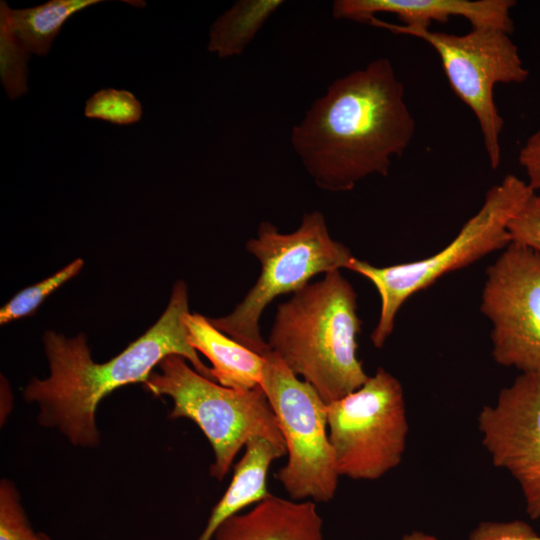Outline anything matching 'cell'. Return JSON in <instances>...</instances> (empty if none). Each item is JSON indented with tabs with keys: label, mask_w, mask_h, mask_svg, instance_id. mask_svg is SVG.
Listing matches in <instances>:
<instances>
[{
	"label": "cell",
	"mask_w": 540,
	"mask_h": 540,
	"mask_svg": "<svg viewBox=\"0 0 540 540\" xmlns=\"http://www.w3.org/2000/svg\"><path fill=\"white\" fill-rule=\"evenodd\" d=\"M415 128L391 61L378 58L332 82L292 128L290 141L319 188L346 192L368 176H387Z\"/></svg>",
	"instance_id": "6da1fadb"
},
{
	"label": "cell",
	"mask_w": 540,
	"mask_h": 540,
	"mask_svg": "<svg viewBox=\"0 0 540 540\" xmlns=\"http://www.w3.org/2000/svg\"><path fill=\"white\" fill-rule=\"evenodd\" d=\"M188 313V287L178 280L158 321L104 363L93 360L85 334L67 338L46 332L43 344L50 373L44 379L32 378L23 389L24 400L39 407L38 423L57 430L75 447L94 448L101 441L96 422L100 402L122 386L143 383L167 356L185 358L213 380L211 368L189 343L184 320Z\"/></svg>",
	"instance_id": "7a4b0ae2"
},
{
	"label": "cell",
	"mask_w": 540,
	"mask_h": 540,
	"mask_svg": "<svg viewBox=\"0 0 540 540\" xmlns=\"http://www.w3.org/2000/svg\"><path fill=\"white\" fill-rule=\"evenodd\" d=\"M357 294L340 270L308 283L278 305L268 345L296 376L326 402L368 379L357 356L361 320Z\"/></svg>",
	"instance_id": "3957f363"
},
{
	"label": "cell",
	"mask_w": 540,
	"mask_h": 540,
	"mask_svg": "<svg viewBox=\"0 0 540 540\" xmlns=\"http://www.w3.org/2000/svg\"><path fill=\"white\" fill-rule=\"evenodd\" d=\"M534 194L527 182L508 174L487 191L480 209L464 223L452 241L435 254L384 267L354 258L348 269L368 279L381 301L379 319L371 333L373 345L376 348L385 345L393 332L397 313L412 295L444 275L508 246L512 242L509 223Z\"/></svg>",
	"instance_id": "277c9868"
},
{
	"label": "cell",
	"mask_w": 540,
	"mask_h": 540,
	"mask_svg": "<svg viewBox=\"0 0 540 540\" xmlns=\"http://www.w3.org/2000/svg\"><path fill=\"white\" fill-rule=\"evenodd\" d=\"M246 249L261 265L256 283L231 313L208 320L262 356L271 350L260 332L266 306L280 295L303 288L318 274L348 269L355 258L344 244L331 237L319 211L305 213L291 233H281L268 221L260 222L256 237L246 242Z\"/></svg>",
	"instance_id": "5b68a950"
},
{
	"label": "cell",
	"mask_w": 540,
	"mask_h": 540,
	"mask_svg": "<svg viewBox=\"0 0 540 540\" xmlns=\"http://www.w3.org/2000/svg\"><path fill=\"white\" fill-rule=\"evenodd\" d=\"M142 383L154 396L173 402L171 419L193 421L209 441L214 461L210 475L222 481L240 450L253 437L261 436L285 448L265 392L224 387L198 373L179 355L164 358ZM286 449V448H285Z\"/></svg>",
	"instance_id": "8992f818"
},
{
	"label": "cell",
	"mask_w": 540,
	"mask_h": 540,
	"mask_svg": "<svg viewBox=\"0 0 540 540\" xmlns=\"http://www.w3.org/2000/svg\"><path fill=\"white\" fill-rule=\"evenodd\" d=\"M370 25L419 38L437 52L452 90L475 115L490 166L496 169L501 160L504 120L495 104L494 88L497 84H521L529 77L510 34L482 26L456 35L388 23L377 17Z\"/></svg>",
	"instance_id": "52a82bcc"
},
{
	"label": "cell",
	"mask_w": 540,
	"mask_h": 540,
	"mask_svg": "<svg viewBox=\"0 0 540 540\" xmlns=\"http://www.w3.org/2000/svg\"><path fill=\"white\" fill-rule=\"evenodd\" d=\"M260 386L284 439L287 462L275 478L295 501L328 502L339 473L329 440L327 403L273 352L264 355Z\"/></svg>",
	"instance_id": "ba28073f"
},
{
	"label": "cell",
	"mask_w": 540,
	"mask_h": 540,
	"mask_svg": "<svg viewBox=\"0 0 540 540\" xmlns=\"http://www.w3.org/2000/svg\"><path fill=\"white\" fill-rule=\"evenodd\" d=\"M326 408L340 476L377 480L400 464L409 426L403 388L394 375L379 367L362 386Z\"/></svg>",
	"instance_id": "9c48e42d"
},
{
	"label": "cell",
	"mask_w": 540,
	"mask_h": 540,
	"mask_svg": "<svg viewBox=\"0 0 540 540\" xmlns=\"http://www.w3.org/2000/svg\"><path fill=\"white\" fill-rule=\"evenodd\" d=\"M481 312L492 324L493 359L540 373V253L511 242L486 271Z\"/></svg>",
	"instance_id": "30bf717a"
},
{
	"label": "cell",
	"mask_w": 540,
	"mask_h": 540,
	"mask_svg": "<svg viewBox=\"0 0 540 540\" xmlns=\"http://www.w3.org/2000/svg\"><path fill=\"white\" fill-rule=\"evenodd\" d=\"M482 444L520 486L526 513L540 518V373H520L478 414Z\"/></svg>",
	"instance_id": "8fae6325"
},
{
	"label": "cell",
	"mask_w": 540,
	"mask_h": 540,
	"mask_svg": "<svg viewBox=\"0 0 540 540\" xmlns=\"http://www.w3.org/2000/svg\"><path fill=\"white\" fill-rule=\"evenodd\" d=\"M513 0H337L336 19L368 23L377 13L395 14L407 26L429 28L432 21L445 23L450 17L467 19L472 27H494L511 33Z\"/></svg>",
	"instance_id": "7c38bea8"
},
{
	"label": "cell",
	"mask_w": 540,
	"mask_h": 540,
	"mask_svg": "<svg viewBox=\"0 0 540 540\" xmlns=\"http://www.w3.org/2000/svg\"><path fill=\"white\" fill-rule=\"evenodd\" d=\"M315 502L270 494L249 511L220 525L214 540H324Z\"/></svg>",
	"instance_id": "4fadbf2b"
},
{
	"label": "cell",
	"mask_w": 540,
	"mask_h": 540,
	"mask_svg": "<svg viewBox=\"0 0 540 540\" xmlns=\"http://www.w3.org/2000/svg\"><path fill=\"white\" fill-rule=\"evenodd\" d=\"M184 320L189 343L210 361L211 375L215 382L235 390H249L260 386L264 356L218 330L208 317L189 312Z\"/></svg>",
	"instance_id": "5bb4252c"
},
{
	"label": "cell",
	"mask_w": 540,
	"mask_h": 540,
	"mask_svg": "<svg viewBox=\"0 0 540 540\" xmlns=\"http://www.w3.org/2000/svg\"><path fill=\"white\" fill-rule=\"evenodd\" d=\"M285 454V448L267 438H251L245 445L243 456L234 466L228 488L212 508L198 540H212L217 529L227 519L266 499L271 494L266 486L268 470L274 460Z\"/></svg>",
	"instance_id": "9a60e30c"
},
{
	"label": "cell",
	"mask_w": 540,
	"mask_h": 540,
	"mask_svg": "<svg viewBox=\"0 0 540 540\" xmlns=\"http://www.w3.org/2000/svg\"><path fill=\"white\" fill-rule=\"evenodd\" d=\"M101 0H51L26 9H11L1 1L2 11L21 45L30 54H48L64 23L74 14Z\"/></svg>",
	"instance_id": "2e32d148"
},
{
	"label": "cell",
	"mask_w": 540,
	"mask_h": 540,
	"mask_svg": "<svg viewBox=\"0 0 540 540\" xmlns=\"http://www.w3.org/2000/svg\"><path fill=\"white\" fill-rule=\"evenodd\" d=\"M282 0H239L211 26L207 50L220 58L238 56L253 41Z\"/></svg>",
	"instance_id": "e0dca14e"
},
{
	"label": "cell",
	"mask_w": 540,
	"mask_h": 540,
	"mask_svg": "<svg viewBox=\"0 0 540 540\" xmlns=\"http://www.w3.org/2000/svg\"><path fill=\"white\" fill-rule=\"evenodd\" d=\"M29 56L13 33L6 15L0 11V78L11 100L28 92Z\"/></svg>",
	"instance_id": "ac0fdd59"
},
{
	"label": "cell",
	"mask_w": 540,
	"mask_h": 540,
	"mask_svg": "<svg viewBox=\"0 0 540 540\" xmlns=\"http://www.w3.org/2000/svg\"><path fill=\"white\" fill-rule=\"evenodd\" d=\"M84 262L81 258L44 280L18 292L0 311L1 325L31 315L56 289L79 273Z\"/></svg>",
	"instance_id": "d6986e66"
},
{
	"label": "cell",
	"mask_w": 540,
	"mask_h": 540,
	"mask_svg": "<svg viewBox=\"0 0 540 540\" xmlns=\"http://www.w3.org/2000/svg\"><path fill=\"white\" fill-rule=\"evenodd\" d=\"M84 115L116 125H131L141 119L142 105L130 91L106 88L86 101Z\"/></svg>",
	"instance_id": "ffe728a7"
},
{
	"label": "cell",
	"mask_w": 540,
	"mask_h": 540,
	"mask_svg": "<svg viewBox=\"0 0 540 540\" xmlns=\"http://www.w3.org/2000/svg\"><path fill=\"white\" fill-rule=\"evenodd\" d=\"M0 540H52L32 526L18 488L7 478L0 481Z\"/></svg>",
	"instance_id": "44dd1931"
},
{
	"label": "cell",
	"mask_w": 540,
	"mask_h": 540,
	"mask_svg": "<svg viewBox=\"0 0 540 540\" xmlns=\"http://www.w3.org/2000/svg\"><path fill=\"white\" fill-rule=\"evenodd\" d=\"M402 540H437L434 536L413 531ZM468 540H540V535L526 522L513 520L506 522L483 521L470 533Z\"/></svg>",
	"instance_id": "7402d4cb"
},
{
	"label": "cell",
	"mask_w": 540,
	"mask_h": 540,
	"mask_svg": "<svg viewBox=\"0 0 540 540\" xmlns=\"http://www.w3.org/2000/svg\"><path fill=\"white\" fill-rule=\"evenodd\" d=\"M511 241L528 246L540 253V197L534 194L521 211L510 221Z\"/></svg>",
	"instance_id": "603a6c76"
},
{
	"label": "cell",
	"mask_w": 540,
	"mask_h": 540,
	"mask_svg": "<svg viewBox=\"0 0 540 540\" xmlns=\"http://www.w3.org/2000/svg\"><path fill=\"white\" fill-rule=\"evenodd\" d=\"M518 160L528 177L527 184L540 197V127L527 138Z\"/></svg>",
	"instance_id": "cb8c5ba5"
}]
</instances>
